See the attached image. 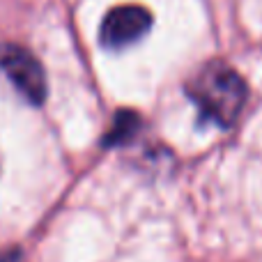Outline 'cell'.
<instances>
[{"label":"cell","mask_w":262,"mask_h":262,"mask_svg":"<svg viewBox=\"0 0 262 262\" xmlns=\"http://www.w3.org/2000/svg\"><path fill=\"white\" fill-rule=\"evenodd\" d=\"M200 115L219 127H230L242 113L249 97L244 78L223 62H209L186 85Z\"/></svg>","instance_id":"1"},{"label":"cell","mask_w":262,"mask_h":262,"mask_svg":"<svg viewBox=\"0 0 262 262\" xmlns=\"http://www.w3.org/2000/svg\"><path fill=\"white\" fill-rule=\"evenodd\" d=\"M0 69L7 74L12 85L32 106L44 104L46 99V76L39 60L21 46L7 44L0 49Z\"/></svg>","instance_id":"2"},{"label":"cell","mask_w":262,"mask_h":262,"mask_svg":"<svg viewBox=\"0 0 262 262\" xmlns=\"http://www.w3.org/2000/svg\"><path fill=\"white\" fill-rule=\"evenodd\" d=\"M152 28V14L140 5H122L106 14L99 30V41L104 49L120 51L140 41Z\"/></svg>","instance_id":"3"},{"label":"cell","mask_w":262,"mask_h":262,"mask_svg":"<svg viewBox=\"0 0 262 262\" xmlns=\"http://www.w3.org/2000/svg\"><path fill=\"white\" fill-rule=\"evenodd\" d=\"M140 129V118L134 111H120L115 115L113 129L106 134L104 145L106 147H115V145H127L131 138L136 136V131Z\"/></svg>","instance_id":"4"}]
</instances>
